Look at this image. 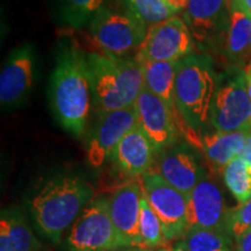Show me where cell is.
I'll use <instances>...</instances> for the list:
<instances>
[{
    "label": "cell",
    "instance_id": "6da1fadb",
    "mask_svg": "<svg viewBox=\"0 0 251 251\" xmlns=\"http://www.w3.org/2000/svg\"><path fill=\"white\" fill-rule=\"evenodd\" d=\"M50 80V103L56 118L68 133L80 137L92 103L86 56L72 46L63 47Z\"/></svg>",
    "mask_w": 251,
    "mask_h": 251
},
{
    "label": "cell",
    "instance_id": "7a4b0ae2",
    "mask_svg": "<svg viewBox=\"0 0 251 251\" xmlns=\"http://www.w3.org/2000/svg\"><path fill=\"white\" fill-rule=\"evenodd\" d=\"M92 196V186L79 176H52L31 197L30 214L40 233L58 243L91 202Z\"/></svg>",
    "mask_w": 251,
    "mask_h": 251
},
{
    "label": "cell",
    "instance_id": "3957f363",
    "mask_svg": "<svg viewBox=\"0 0 251 251\" xmlns=\"http://www.w3.org/2000/svg\"><path fill=\"white\" fill-rule=\"evenodd\" d=\"M89 64L93 108L98 117L133 107L144 89L143 69L134 57L91 52Z\"/></svg>",
    "mask_w": 251,
    "mask_h": 251
},
{
    "label": "cell",
    "instance_id": "277c9868",
    "mask_svg": "<svg viewBox=\"0 0 251 251\" xmlns=\"http://www.w3.org/2000/svg\"><path fill=\"white\" fill-rule=\"evenodd\" d=\"M218 86V77L208 58L190 55L179 61L176 77L177 107L187 125L198 133L211 121Z\"/></svg>",
    "mask_w": 251,
    "mask_h": 251
},
{
    "label": "cell",
    "instance_id": "5b68a950",
    "mask_svg": "<svg viewBox=\"0 0 251 251\" xmlns=\"http://www.w3.org/2000/svg\"><path fill=\"white\" fill-rule=\"evenodd\" d=\"M148 27L130 12L101 8L90 23L91 35L106 55L127 57L139 50Z\"/></svg>",
    "mask_w": 251,
    "mask_h": 251
},
{
    "label": "cell",
    "instance_id": "8992f818",
    "mask_svg": "<svg viewBox=\"0 0 251 251\" xmlns=\"http://www.w3.org/2000/svg\"><path fill=\"white\" fill-rule=\"evenodd\" d=\"M69 251H114L120 249L117 231L109 214L108 199H93L69 230Z\"/></svg>",
    "mask_w": 251,
    "mask_h": 251
},
{
    "label": "cell",
    "instance_id": "52a82bcc",
    "mask_svg": "<svg viewBox=\"0 0 251 251\" xmlns=\"http://www.w3.org/2000/svg\"><path fill=\"white\" fill-rule=\"evenodd\" d=\"M211 122L216 131L222 133L251 129V101L246 71L237 70L220 81L213 100Z\"/></svg>",
    "mask_w": 251,
    "mask_h": 251
},
{
    "label": "cell",
    "instance_id": "ba28073f",
    "mask_svg": "<svg viewBox=\"0 0 251 251\" xmlns=\"http://www.w3.org/2000/svg\"><path fill=\"white\" fill-rule=\"evenodd\" d=\"M143 193L161 221L168 242L178 241L187 231V197L157 172L141 176Z\"/></svg>",
    "mask_w": 251,
    "mask_h": 251
},
{
    "label": "cell",
    "instance_id": "9c48e42d",
    "mask_svg": "<svg viewBox=\"0 0 251 251\" xmlns=\"http://www.w3.org/2000/svg\"><path fill=\"white\" fill-rule=\"evenodd\" d=\"M193 36L186 23L175 17L148 27L134 58L139 62H179L192 55Z\"/></svg>",
    "mask_w": 251,
    "mask_h": 251
},
{
    "label": "cell",
    "instance_id": "30bf717a",
    "mask_svg": "<svg viewBox=\"0 0 251 251\" xmlns=\"http://www.w3.org/2000/svg\"><path fill=\"white\" fill-rule=\"evenodd\" d=\"M142 183L131 180L118 187L108 199L109 214L121 248L141 249L140 213Z\"/></svg>",
    "mask_w": 251,
    "mask_h": 251
},
{
    "label": "cell",
    "instance_id": "8fae6325",
    "mask_svg": "<svg viewBox=\"0 0 251 251\" xmlns=\"http://www.w3.org/2000/svg\"><path fill=\"white\" fill-rule=\"evenodd\" d=\"M229 212L221 188L205 177L187 197V230L212 229L227 233Z\"/></svg>",
    "mask_w": 251,
    "mask_h": 251
},
{
    "label": "cell",
    "instance_id": "7c38bea8",
    "mask_svg": "<svg viewBox=\"0 0 251 251\" xmlns=\"http://www.w3.org/2000/svg\"><path fill=\"white\" fill-rule=\"evenodd\" d=\"M134 106L137 125L151 142L156 152L176 144L179 130L171 109L162 99L144 87Z\"/></svg>",
    "mask_w": 251,
    "mask_h": 251
},
{
    "label": "cell",
    "instance_id": "4fadbf2b",
    "mask_svg": "<svg viewBox=\"0 0 251 251\" xmlns=\"http://www.w3.org/2000/svg\"><path fill=\"white\" fill-rule=\"evenodd\" d=\"M137 125L135 106L100 115L87 147V158L91 165L100 166L112 158L118 144Z\"/></svg>",
    "mask_w": 251,
    "mask_h": 251
},
{
    "label": "cell",
    "instance_id": "5bb4252c",
    "mask_svg": "<svg viewBox=\"0 0 251 251\" xmlns=\"http://www.w3.org/2000/svg\"><path fill=\"white\" fill-rule=\"evenodd\" d=\"M157 174L186 197L206 177L205 170L193 150L181 144H174L159 152Z\"/></svg>",
    "mask_w": 251,
    "mask_h": 251
},
{
    "label": "cell",
    "instance_id": "9a60e30c",
    "mask_svg": "<svg viewBox=\"0 0 251 251\" xmlns=\"http://www.w3.org/2000/svg\"><path fill=\"white\" fill-rule=\"evenodd\" d=\"M34 80V54L30 46L13 50L0 75V101L2 106H14L29 93Z\"/></svg>",
    "mask_w": 251,
    "mask_h": 251
},
{
    "label": "cell",
    "instance_id": "2e32d148",
    "mask_svg": "<svg viewBox=\"0 0 251 251\" xmlns=\"http://www.w3.org/2000/svg\"><path fill=\"white\" fill-rule=\"evenodd\" d=\"M228 11L229 0H188L184 21L197 43L209 46L222 35Z\"/></svg>",
    "mask_w": 251,
    "mask_h": 251
},
{
    "label": "cell",
    "instance_id": "e0dca14e",
    "mask_svg": "<svg viewBox=\"0 0 251 251\" xmlns=\"http://www.w3.org/2000/svg\"><path fill=\"white\" fill-rule=\"evenodd\" d=\"M155 152L151 142L136 125L118 144L112 159L126 174L142 176L150 171Z\"/></svg>",
    "mask_w": 251,
    "mask_h": 251
},
{
    "label": "cell",
    "instance_id": "ac0fdd59",
    "mask_svg": "<svg viewBox=\"0 0 251 251\" xmlns=\"http://www.w3.org/2000/svg\"><path fill=\"white\" fill-rule=\"evenodd\" d=\"M222 37L225 55L229 61L236 64H250L251 15L240 9H229Z\"/></svg>",
    "mask_w": 251,
    "mask_h": 251
},
{
    "label": "cell",
    "instance_id": "d6986e66",
    "mask_svg": "<svg viewBox=\"0 0 251 251\" xmlns=\"http://www.w3.org/2000/svg\"><path fill=\"white\" fill-rule=\"evenodd\" d=\"M248 131H213L201 136V149L209 165L215 171H225L226 166L242 153Z\"/></svg>",
    "mask_w": 251,
    "mask_h": 251
},
{
    "label": "cell",
    "instance_id": "ffe728a7",
    "mask_svg": "<svg viewBox=\"0 0 251 251\" xmlns=\"http://www.w3.org/2000/svg\"><path fill=\"white\" fill-rule=\"evenodd\" d=\"M41 243L18 209L2 211L0 218V251H40Z\"/></svg>",
    "mask_w": 251,
    "mask_h": 251
},
{
    "label": "cell",
    "instance_id": "44dd1931",
    "mask_svg": "<svg viewBox=\"0 0 251 251\" xmlns=\"http://www.w3.org/2000/svg\"><path fill=\"white\" fill-rule=\"evenodd\" d=\"M174 251H233V237L220 230L190 229L172 247Z\"/></svg>",
    "mask_w": 251,
    "mask_h": 251
},
{
    "label": "cell",
    "instance_id": "7402d4cb",
    "mask_svg": "<svg viewBox=\"0 0 251 251\" xmlns=\"http://www.w3.org/2000/svg\"><path fill=\"white\" fill-rule=\"evenodd\" d=\"M140 234L141 249H162L169 243L164 236L161 221L150 207L144 193L141 200Z\"/></svg>",
    "mask_w": 251,
    "mask_h": 251
},
{
    "label": "cell",
    "instance_id": "603a6c76",
    "mask_svg": "<svg viewBox=\"0 0 251 251\" xmlns=\"http://www.w3.org/2000/svg\"><path fill=\"white\" fill-rule=\"evenodd\" d=\"M248 166L242 157H237L226 166L224 171L225 183L240 203L251 199V176Z\"/></svg>",
    "mask_w": 251,
    "mask_h": 251
},
{
    "label": "cell",
    "instance_id": "cb8c5ba5",
    "mask_svg": "<svg viewBox=\"0 0 251 251\" xmlns=\"http://www.w3.org/2000/svg\"><path fill=\"white\" fill-rule=\"evenodd\" d=\"M129 12L147 27L164 23L175 18V12L165 0H127Z\"/></svg>",
    "mask_w": 251,
    "mask_h": 251
},
{
    "label": "cell",
    "instance_id": "d4e9b609",
    "mask_svg": "<svg viewBox=\"0 0 251 251\" xmlns=\"http://www.w3.org/2000/svg\"><path fill=\"white\" fill-rule=\"evenodd\" d=\"M103 0H61L62 15L70 26L79 28L91 23L100 9Z\"/></svg>",
    "mask_w": 251,
    "mask_h": 251
},
{
    "label": "cell",
    "instance_id": "484cf974",
    "mask_svg": "<svg viewBox=\"0 0 251 251\" xmlns=\"http://www.w3.org/2000/svg\"><path fill=\"white\" fill-rule=\"evenodd\" d=\"M249 229H251V199L230 209L227 233L236 240Z\"/></svg>",
    "mask_w": 251,
    "mask_h": 251
},
{
    "label": "cell",
    "instance_id": "4316f807",
    "mask_svg": "<svg viewBox=\"0 0 251 251\" xmlns=\"http://www.w3.org/2000/svg\"><path fill=\"white\" fill-rule=\"evenodd\" d=\"M236 251H251V229L236 238Z\"/></svg>",
    "mask_w": 251,
    "mask_h": 251
},
{
    "label": "cell",
    "instance_id": "83f0119b",
    "mask_svg": "<svg viewBox=\"0 0 251 251\" xmlns=\"http://www.w3.org/2000/svg\"><path fill=\"white\" fill-rule=\"evenodd\" d=\"M229 9H240L251 15V0H229Z\"/></svg>",
    "mask_w": 251,
    "mask_h": 251
},
{
    "label": "cell",
    "instance_id": "f1b7e54d",
    "mask_svg": "<svg viewBox=\"0 0 251 251\" xmlns=\"http://www.w3.org/2000/svg\"><path fill=\"white\" fill-rule=\"evenodd\" d=\"M240 157H242L248 165H251V129L248 131L246 146H244V149Z\"/></svg>",
    "mask_w": 251,
    "mask_h": 251
},
{
    "label": "cell",
    "instance_id": "f546056e",
    "mask_svg": "<svg viewBox=\"0 0 251 251\" xmlns=\"http://www.w3.org/2000/svg\"><path fill=\"white\" fill-rule=\"evenodd\" d=\"M165 2L170 6L175 12L178 13V12L185 11V9H186L188 0H165Z\"/></svg>",
    "mask_w": 251,
    "mask_h": 251
},
{
    "label": "cell",
    "instance_id": "4dcf8cb0",
    "mask_svg": "<svg viewBox=\"0 0 251 251\" xmlns=\"http://www.w3.org/2000/svg\"><path fill=\"white\" fill-rule=\"evenodd\" d=\"M246 80H247L248 94H249V98L251 101V63L250 64H248V67L246 69Z\"/></svg>",
    "mask_w": 251,
    "mask_h": 251
},
{
    "label": "cell",
    "instance_id": "1f68e13d",
    "mask_svg": "<svg viewBox=\"0 0 251 251\" xmlns=\"http://www.w3.org/2000/svg\"><path fill=\"white\" fill-rule=\"evenodd\" d=\"M135 251H174V249H168V248H162V249H137Z\"/></svg>",
    "mask_w": 251,
    "mask_h": 251
}]
</instances>
